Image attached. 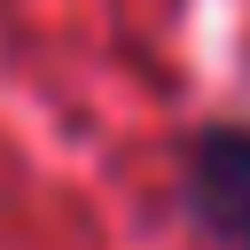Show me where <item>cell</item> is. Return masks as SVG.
I'll use <instances>...</instances> for the list:
<instances>
[{
    "label": "cell",
    "mask_w": 250,
    "mask_h": 250,
    "mask_svg": "<svg viewBox=\"0 0 250 250\" xmlns=\"http://www.w3.org/2000/svg\"><path fill=\"white\" fill-rule=\"evenodd\" d=\"M188 211L219 250H250V125H203L195 133Z\"/></svg>",
    "instance_id": "cell-1"
}]
</instances>
